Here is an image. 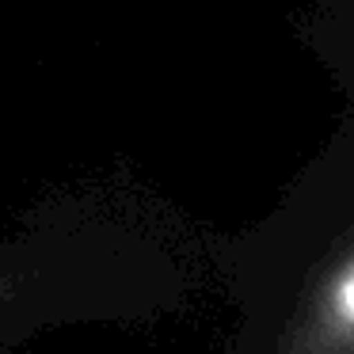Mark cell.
Returning a JSON list of instances; mask_svg holds the SVG:
<instances>
[{
  "label": "cell",
  "instance_id": "6da1fadb",
  "mask_svg": "<svg viewBox=\"0 0 354 354\" xmlns=\"http://www.w3.org/2000/svg\"><path fill=\"white\" fill-rule=\"evenodd\" d=\"M160 297L153 248L100 202L42 209L0 240V354L46 331L138 320Z\"/></svg>",
  "mask_w": 354,
  "mask_h": 354
},
{
  "label": "cell",
  "instance_id": "7a4b0ae2",
  "mask_svg": "<svg viewBox=\"0 0 354 354\" xmlns=\"http://www.w3.org/2000/svg\"><path fill=\"white\" fill-rule=\"evenodd\" d=\"M331 316H335L343 328H354V263L335 278V286H331Z\"/></svg>",
  "mask_w": 354,
  "mask_h": 354
}]
</instances>
